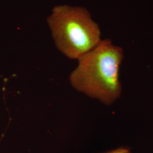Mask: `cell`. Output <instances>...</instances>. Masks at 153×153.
<instances>
[{
	"label": "cell",
	"mask_w": 153,
	"mask_h": 153,
	"mask_svg": "<svg viewBox=\"0 0 153 153\" xmlns=\"http://www.w3.org/2000/svg\"><path fill=\"white\" fill-rule=\"evenodd\" d=\"M124 58L121 48L108 39L78 59V64L69 76L72 87L105 105L120 97L119 69Z\"/></svg>",
	"instance_id": "obj_1"
},
{
	"label": "cell",
	"mask_w": 153,
	"mask_h": 153,
	"mask_svg": "<svg viewBox=\"0 0 153 153\" xmlns=\"http://www.w3.org/2000/svg\"><path fill=\"white\" fill-rule=\"evenodd\" d=\"M47 23L56 47L69 59L78 60L102 40L98 25L84 7L56 6Z\"/></svg>",
	"instance_id": "obj_2"
},
{
	"label": "cell",
	"mask_w": 153,
	"mask_h": 153,
	"mask_svg": "<svg viewBox=\"0 0 153 153\" xmlns=\"http://www.w3.org/2000/svg\"><path fill=\"white\" fill-rule=\"evenodd\" d=\"M103 153H131V149L128 147H120V148L115 149L114 150H111L107 152Z\"/></svg>",
	"instance_id": "obj_3"
}]
</instances>
